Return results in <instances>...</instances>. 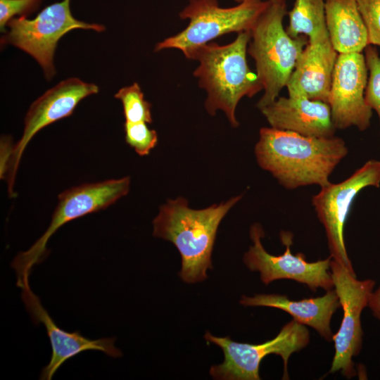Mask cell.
I'll return each mask as SVG.
<instances>
[{
  "mask_svg": "<svg viewBox=\"0 0 380 380\" xmlns=\"http://www.w3.org/2000/svg\"><path fill=\"white\" fill-rule=\"evenodd\" d=\"M340 137H317L262 127L255 146L259 166L287 189L330 183L329 177L348 154Z\"/></svg>",
  "mask_w": 380,
  "mask_h": 380,
  "instance_id": "cell-1",
  "label": "cell"
},
{
  "mask_svg": "<svg viewBox=\"0 0 380 380\" xmlns=\"http://www.w3.org/2000/svg\"><path fill=\"white\" fill-rule=\"evenodd\" d=\"M242 198H231L201 210L192 209L183 197L170 199L153 220L155 237L172 242L182 258L179 277L188 283L202 281L213 269L211 255L218 227L229 210Z\"/></svg>",
  "mask_w": 380,
  "mask_h": 380,
  "instance_id": "cell-2",
  "label": "cell"
},
{
  "mask_svg": "<svg viewBox=\"0 0 380 380\" xmlns=\"http://www.w3.org/2000/svg\"><path fill=\"white\" fill-rule=\"evenodd\" d=\"M251 32H243L229 44L209 42L193 50L188 59L198 65L194 71L200 88L206 91L205 108L210 115L224 113L233 127L239 125L236 110L245 96L252 97L262 90L256 72L248 66L246 53Z\"/></svg>",
  "mask_w": 380,
  "mask_h": 380,
  "instance_id": "cell-3",
  "label": "cell"
},
{
  "mask_svg": "<svg viewBox=\"0 0 380 380\" xmlns=\"http://www.w3.org/2000/svg\"><path fill=\"white\" fill-rule=\"evenodd\" d=\"M286 0L270 1L251 30L248 53L253 58L264 94L257 103L259 110L271 104L286 86L308 39L290 37L284 27Z\"/></svg>",
  "mask_w": 380,
  "mask_h": 380,
  "instance_id": "cell-4",
  "label": "cell"
},
{
  "mask_svg": "<svg viewBox=\"0 0 380 380\" xmlns=\"http://www.w3.org/2000/svg\"><path fill=\"white\" fill-rule=\"evenodd\" d=\"M130 178L125 177L83 184L61 192L49 227L30 248L20 252L11 262L16 274V285L21 289L29 284L33 267L47 258V243L58 229L72 220L113 205L128 194Z\"/></svg>",
  "mask_w": 380,
  "mask_h": 380,
  "instance_id": "cell-5",
  "label": "cell"
},
{
  "mask_svg": "<svg viewBox=\"0 0 380 380\" xmlns=\"http://www.w3.org/2000/svg\"><path fill=\"white\" fill-rule=\"evenodd\" d=\"M269 4L268 0H246L222 8L217 0H190L179 14L181 19L189 20L188 25L158 42L154 51L177 49L188 58L193 50L224 34L251 32Z\"/></svg>",
  "mask_w": 380,
  "mask_h": 380,
  "instance_id": "cell-6",
  "label": "cell"
},
{
  "mask_svg": "<svg viewBox=\"0 0 380 380\" xmlns=\"http://www.w3.org/2000/svg\"><path fill=\"white\" fill-rule=\"evenodd\" d=\"M71 0H62L44 8L35 18H12L8 30L1 37V45L11 44L33 57L42 67L47 80L56 73L53 58L58 41L76 29L103 32V25L89 23L75 18L70 10Z\"/></svg>",
  "mask_w": 380,
  "mask_h": 380,
  "instance_id": "cell-7",
  "label": "cell"
},
{
  "mask_svg": "<svg viewBox=\"0 0 380 380\" xmlns=\"http://www.w3.org/2000/svg\"><path fill=\"white\" fill-rule=\"evenodd\" d=\"M204 338L220 346L224 352V362L212 366L210 369V375L215 379L259 380L260 362L270 354L281 356L284 362L283 379H289V359L293 353L309 343L310 334L304 324L293 319L274 338L260 344L238 343L229 337L215 336L208 331Z\"/></svg>",
  "mask_w": 380,
  "mask_h": 380,
  "instance_id": "cell-8",
  "label": "cell"
},
{
  "mask_svg": "<svg viewBox=\"0 0 380 380\" xmlns=\"http://www.w3.org/2000/svg\"><path fill=\"white\" fill-rule=\"evenodd\" d=\"M370 186H380V160H367L343 181L320 187L312 198L326 232L330 257L355 274L346 248L344 227L355 198Z\"/></svg>",
  "mask_w": 380,
  "mask_h": 380,
  "instance_id": "cell-9",
  "label": "cell"
},
{
  "mask_svg": "<svg viewBox=\"0 0 380 380\" xmlns=\"http://www.w3.org/2000/svg\"><path fill=\"white\" fill-rule=\"evenodd\" d=\"M99 90L95 84L70 77L47 90L30 105L25 117L22 137L1 159V178L6 180L10 196H13L15 175L23 153L33 137L50 124L71 115L82 99L97 94Z\"/></svg>",
  "mask_w": 380,
  "mask_h": 380,
  "instance_id": "cell-10",
  "label": "cell"
},
{
  "mask_svg": "<svg viewBox=\"0 0 380 380\" xmlns=\"http://www.w3.org/2000/svg\"><path fill=\"white\" fill-rule=\"evenodd\" d=\"M330 272L343 312L340 328L332 338L335 353L330 372H341L350 379L356 374L353 358L362 348L361 314L368 306L375 281L358 280L355 273L332 259Z\"/></svg>",
  "mask_w": 380,
  "mask_h": 380,
  "instance_id": "cell-11",
  "label": "cell"
},
{
  "mask_svg": "<svg viewBox=\"0 0 380 380\" xmlns=\"http://www.w3.org/2000/svg\"><path fill=\"white\" fill-rule=\"evenodd\" d=\"M250 236L253 244L245 253L243 261L250 270L260 272L265 284L287 279L304 284L313 291L319 288L325 291L334 288L329 271L330 256L310 262L301 253L293 254L290 248L293 243V234L284 231L281 232L280 239L285 251L282 255H273L265 251L261 243L264 232L258 223L251 226Z\"/></svg>",
  "mask_w": 380,
  "mask_h": 380,
  "instance_id": "cell-12",
  "label": "cell"
},
{
  "mask_svg": "<svg viewBox=\"0 0 380 380\" xmlns=\"http://www.w3.org/2000/svg\"><path fill=\"white\" fill-rule=\"evenodd\" d=\"M368 75L364 54L338 53L328 101L336 129L365 131L370 126L373 110L365 96Z\"/></svg>",
  "mask_w": 380,
  "mask_h": 380,
  "instance_id": "cell-13",
  "label": "cell"
},
{
  "mask_svg": "<svg viewBox=\"0 0 380 380\" xmlns=\"http://www.w3.org/2000/svg\"><path fill=\"white\" fill-rule=\"evenodd\" d=\"M21 289V298L27 311L34 324L44 326L51 347L50 361L42 369L39 379L51 380L64 362L84 351H101L114 358L122 356L121 351L114 345L115 338L90 339L79 331L69 332L61 329L42 306L30 284Z\"/></svg>",
  "mask_w": 380,
  "mask_h": 380,
  "instance_id": "cell-14",
  "label": "cell"
},
{
  "mask_svg": "<svg viewBox=\"0 0 380 380\" xmlns=\"http://www.w3.org/2000/svg\"><path fill=\"white\" fill-rule=\"evenodd\" d=\"M338 55L329 35L308 40L286 84L289 96L328 103Z\"/></svg>",
  "mask_w": 380,
  "mask_h": 380,
  "instance_id": "cell-15",
  "label": "cell"
},
{
  "mask_svg": "<svg viewBox=\"0 0 380 380\" xmlns=\"http://www.w3.org/2000/svg\"><path fill=\"white\" fill-rule=\"evenodd\" d=\"M270 127L317 137L334 136L328 103L303 96L278 97L260 110Z\"/></svg>",
  "mask_w": 380,
  "mask_h": 380,
  "instance_id": "cell-16",
  "label": "cell"
},
{
  "mask_svg": "<svg viewBox=\"0 0 380 380\" xmlns=\"http://www.w3.org/2000/svg\"><path fill=\"white\" fill-rule=\"evenodd\" d=\"M240 303L246 306H265L284 310L298 322L315 329L327 341H331L334 336L330 326L331 317L341 307L338 296L333 289L327 291L322 296L298 301L279 294L243 296Z\"/></svg>",
  "mask_w": 380,
  "mask_h": 380,
  "instance_id": "cell-17",
  "label": "cell"
},
{
  "mask_svg": "<svg viewBox=\"0 0 380 380\" xmlns=\"http://www.w3.org/2000/svg\"><path fill=\"white\" fill-rule=\"evenodd\" d=\"M324 9L329 36L336 51L362 53L369 42L357 0H325Z\"/></svg>",
  "mask_w": 380,
  "mask_h": 380,
  "instance_id": "cell-18",
  "label": "cell"
},
{
  "mask_svg": "<svg viewBox=\"0 0 380 380\" xmlns=\"http://www.w3.org/2000/svg\"><path fill=\"white\" fill-rule=\"evenodd\" d=\"M325 0H295L292 9L288 12L289 23L286 30L296 38L302 34L308 40L329 35L325 9Z\"/></svg>",
  "mask_w": 380,
  "mask_h": 380,
  "instance_id": "cell-19",
  "label": "cell"
},
{
  "mask_svg": "<svg viewBox=\"0 0 380 380\" xmlns=\"http://www.w3.org/2000/svg\"><path fill=\"white\" fill-rule=\"evenodd\" d=\"M114 96L122 104L125 121L152 122L151 104L145 99L138 83L120 89Z\"/></svg>",
  "mask_w": 380,
  "mask_h": 380,
  "instance_id": "cell-20",
  "label": "cell"
},
{
  "mask_svg": "<svg viewBox=\"0 0 380 380\" xmlns=\"http://www.w3.org/2000/svg\"><path fill=\"white\" fill-rule=\"evenodd\" d=\"M364 56L369 72L365 101L377 113L380 123V56L376 47L370 44L365 49Z\"/></svg>",
  "mask_w": 380,
  "mask_h": 380,
  "instance_id": "cell-21",
  "label": "cell"
},
{
  "mask_svg": "<svg viewBox=\"0 0 380 380\" xmlns=\"http://www.w3.org/2000/svg\"><path fill=\"white\" fill-rule=\"evenodd\" d=\"M147 124L127 121L124 124L126 143L141 156L148 155L158 143L156 131L150 129Z\"/></svg>",
  "mask_w": 380,
  "mask_h": 380,
  "instance_id": "cell-22",
  "label": "cell"
},
{
  "mask_svg": "<svg viewBox=\"0 0 380 380\" xmlns=\"http://www.w3.org/2000/svg\"><path fill=\"white\" fill-rule=\"evenodd\" d=\"M369 44L380 47V0H357Z\"/></svg>",
  "mask_w": 380,
  "mask_h": 380,
  "instance_id": "cell-23",
  "label": "cell"
},
{
  "mask_svg": "<svg viewBox=\"0 0 380 380\" xmlns=\"http://www.w3.org/2000/svg\"><path fill=\"white\" fill-rule=\"evenodd\" d=\"M43 0H0V30L5 32L12 18L27 16L36 11Z\"/></svg>",
  "mask_w": 380,
  "mask_h": 380,
  "instance_id": "cell-24",
  "label": "cell"
},
{
  "mask_svg": "<svg viewBox=\"0 0 380 380\" xmlns=\"http://www.w3.org/2000/svg\"><path fill=\"white\" fill-rule=\"evenodd\" d=\"M368 307L372 315L380 321V286L376 291H372Z\"/></svg>",
  "mask_w": 380,
  "mask_h": 380,
  "instance_id": "cell-25",
  "label": "cell"
},
{
  "mask_svg": "<svg viewBox=\"0 0 380 380\" xmlns=\"http://www.w3.org/2000/svg\"><path fill=\"white\" fill-rule=\"evenodd\" d=\"M236 2H237L238 4L239 3H241L246 0H234ZM270 1H272V2H277V1H283V0H268Z\"/></svg>",
  "mask_w": 380,
  "mask_h": 380,
  "instance_id": "cell-26",
  "label": "cell"
}]
</instances>
